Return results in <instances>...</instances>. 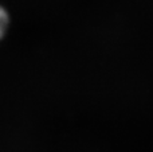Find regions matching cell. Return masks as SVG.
I'll use <instances>...</instances> for the list:
<instances>
[{
    "mask_svg": "<svg viewBox=\"0 0 153 152\" xmlns=\"http://www.w3.org/2000/svg\"><path fill=\"white\" fill-rule=\"evenodd\" d=\"M7 23H8V18H7V12L3 8H0V37L7 30Z\"/></svg>",
    "mask_w": 153,
    "mask_h": 152,
    "instance_id": "obj_1",
    "label": "cell"
}]
</instances>
